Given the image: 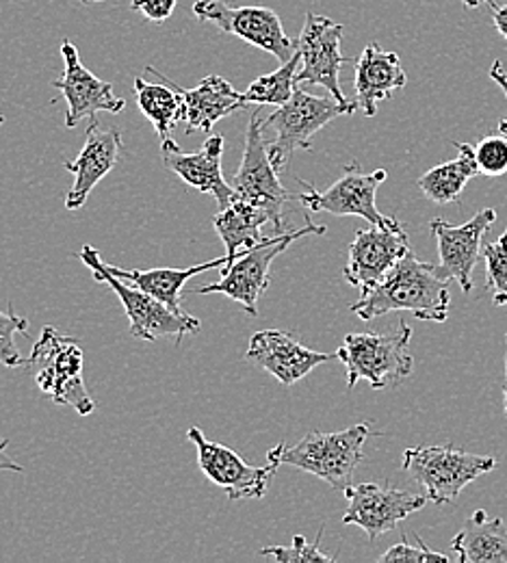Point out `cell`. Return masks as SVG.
<instances>
[{
  "label": "cell",
  "instance_id": "obj_1",
  "mask_svg": "<svg viewBox=\"0 0 507 563\" xmlns=\"http://www.w3.org/2000/svg\"><path fill=\"white\" fill-rule=\"evenodd\" d=\"M451 280H444L436 265L421 263L408 252L390 274L373 286L352 306L363 321H373L388 312H412L421 321L444 323L451 306Z\"/></svg>",
  "mask_w": 507,
  "mask_h": 563
},
{
  "label": "cell",
  "instance_id": "obj_2",
  "mask_svg": "<svg viewBox=\"0 0 507 563\" xmlns=\"http://www.w3.org/2000/svg\"><path fill=\"white\" fill-rule=\"evenodd\" d=\"M410 339L412 328L404 321L397 330L384 334H348L337 352L348 371V388L354 390L361 379L368 382L373 390L399 386L415 368Z\"/></svg>",
  "mask_w": 507,
  "mask_h": 563
},
{
  "label": "cell",
  "instance_id": "obj_3",
  "mask_svg": "<svg viewBox=\"0 0 507 563\" xmlns=\"http://www.w3.org/2000/svg\"><path fill=\"white\" fill-rule=\"evenodd\" d=\"M359 102H339L334 96H312L295 89L289 102L276 107L265 118V131H274L276 140L267 143L274 167L283 174L297 150H310L315 135L341 115H354Z\"/></svg>",
  "mask_w": 507,
  "mask_h": 563
},
{
  "label": "cell",
  "instance_id": "obj_4",
  "mask_svg": "<svg viewBox=\"0 0 507 563\" xmlns=\"http://www.w3.org/2000/svg\"><path fill=\"white\" fill-rule=\"evenodd\" d=\"M26 366L37 388L51 397L53 404L70 406L80 417H89L93 412L96 406L82 379L85 353L78 341L62 336L55 328L46 325L33 345Z\"/></svg>",
  "mask_w": 507,
  "mask_h": 563
},
{
  "label": "cell",
  "instance_id": "obj_5",
  "mask_svg": "<svg viewBox=\"0 0 507 563\" xmlns=\"http://www.w3.org/2000/svg\"><path fill=\"white\" fill-rule=\"evenodd\" d=\"M368 435V422H359L337 433L310 431L297 444L285 446L283 464L310 473L330 488L345 493L364 460L363 446Z\"/></svg>",
  "mask_w": 507,
  "mask_h": 563
},
{
  "label": "cell",
  "instance_id": "obj_6",
  "mask_svg": "<svg viewBox=\"0 0 507 563\" xmlns=\"http://www.w3.org/2000/svg\"><path fill=\"white\" fill-rule=\"evenodd\" d=\"M495 457L466 453L453 446L406 449L401 457V468L412 482L423 486L426 496L436 505L453 503L469 484L495 471Z\"/></svg>",
  "mask_w": 507,
  "mask_h": 563
},
{
  "label": "cell",
  "instance_id": "obj_7",
  "mask_svg": "<svg viewBox=\"0 0 507 563\" xmlns=\"http://www.w3.org/2000/svg\"><path fill=\"white\" fill-rule=\"evenodd\" d=\"M306 234H326V225L306 223L299 230H290L285 234L267 236L261 245L252 247L250 252L241 254L230 265L221 267V280L196 288V295H211L219 292L230 297L232 301L241 303V308L250 317H258V299L269 288L272 282V263L289 247L293 241Z\"/></svg>",
  "mask_w": 507,
  "mask_h": 563
},
{
  "label": "cell",
  "instance_id": "obj_8",
  "mask_svg": "<svg viewBox=\"0 0 507 563\" xmlns=\"http://www.w3.org/2000/svg\"><path fill=\"white\" fill-rule=\"evenodd\" d=\"M78 258L91 269L93 280L107 284L120 297V303L124 306V312L131 323V334L135 339H140V341H156L163 336H180L183 339L187 334L200 332V321L196 317L183 319V317L174 314L156 297L142 290L140 286L113 276L109 272L107 263L100 258V254L91 245H85L78 252Z\"/></svg>",
  "mask_w": 507,
  "mask_h": 563
},
{
  "label": "cell",
  "instance_id": "obj_9",
  "mask_svg": "<svg viewBox=\"0 0 507 563\" xmlns=\"http://www.w3.org/2000/svg\"><path fill=\"white\" fill-rule=\"evenodd\" d=\"M258 113L261 111L252 113L250 118L243 158L232 178V187L241 200L254 202L269 212L276 234H285V211L293 200V194L285 189V185L280 183V172L272 163L265 141V118H261Z\"/></svg>",
  "mask_w": 507,
  "mask_h": 563
},
{
  "label": "cell",
  "instance_id": "obj_10",
  "mask_svg": "<svg viewBox=\"0 0 507 563\" xmlns=\"http://www.w3.org/2000/svg\"><path fill=\"white\" fill-rule=\"evenodd\" d=\"M187 438L196 444L200 471L228 494L230 500H245V498H261L267 493V486L276 471L283 466V451L285 442L267 453V466H250L243 462L241 455L230 451L228 446L209 440L200 427H189Z\"/></svg>",
  "mask_w": 507,
  "mask_h": 563
},
{
  "label": "cell",
  "instance_id": "obj_11",
  "mask_svg": "<svg viewBox=\"0 0 507 563\" xmlns=\"http://www.w3.org/2000/svg\"><path fill=\"white\" fill-rule=\"evenodd\" d=\"M194 13L200 22L216 24L221 33L234 35L254 48H261L280 64H287L299 51L285 33L280 15L269 7H236L223 0H196Z\"/></svg>",
  "mask_w": 507,
  "mask_h": 563
},
{
  "label": "cell",
  "instance_id": "obj_12",
  "mask_svg": "<svg viewBox=\"0 0 507 563\" xmlns=\"http://www.w3.org/2000/svg\"><path fill=\"white\" fill-rule=\"evenodd\" d=\"M345 26L317 13H306L297 48L301 55V66L297 70V82L326 87L330 96L339 102H350L341 89V70L350 57L341 53Z\"/></svg>",
  "mask_w": 507,
  "mask_h": 563
},
{
  "label": "cell",
  "instance_id": "obj_13",
  "mask_svg": "<svg viewBox=\"0 0 507 563\" xmlns=\"http://www.w3.org/2000/svg\"><path fill=\"white\" fill-rule=\"evenodd\" d=\"M386 172L377 169L371 174H363L359 163L352 161L343 176L328 189V191H317L310 183L297 178V183L304 187V194L295 196L301 207H306L310 212H330L339 217H363L371 225H386L390 217H384L377 211L375 196L382 183L386 180Z\"/></svg>",
  "mask_w": 507,
  "mask_h": 563
},
{
  "label": "cell",
  "instance_id": "obj_14",
  "mask_svg": "<svg viewBox=\"0 0 507 563\" xmlns=\"http://www.w3.org/2000/svg\"><path fill=\"white\" fill-rule=\"evenodd\" d=\"M408 252V234L404 225L390 217L386 225H371L368 230L356 232L348 250L343 276L364 295L384 280Z\"/></svg>",
  "mask_w": 507,
  "mask_h": 563
},
{
  "label": "cell",
  "instance_id": "obj_15",
  "mask_svg": "<svg viewBox=\"0 0 507 563\" xmlns=\"http://www.w3.org/2000/svg\"><path fill=\"white\" fill-rule=\"evenodd\" d=\"M343 494L350 500L343 525L361 527L368 542H375L379 536L397 529L399 522L421 511L430 500L426 494L397 490L377 484L350 486Z\"/></svg>",
  "mask_w": 507,
  "mask_h": 563
},
{
  "label": "cell",
  "instance_id": "obj_16",
  "mask_svg": "<svg viewBox=\"0 0 507 563\" xmlns=\"http://www.w3.org/2000/svg\"><path fill=\"white\" fill-rule=\"evenodd\" d=\"M495 219H497L495 209H484L464 225H451L444 219H434L430 223V230L434 232L438 241V254H440L438 272L444 280L458 282L464 292H471L473 288V269L484 250L482 241H484V234L495 223Z\"/></svg>",
  "mask_w": 507,
  "mask_h": 563
},
{
  "label": "cell",
  "instance_id": "obj_17",
  "mask_svg": "<svg viewBox=\"0 0 507 563\" xmlns=\"http://www.w3.org/2000/svg\"><path fill=\"white\" fill-rule=\"evenodd\" d=\"M64 57V76L53 82L66 102V129H76L85 118L96 113H120L126 107V100L113 93V85L98 78L80 64V55L70 40L62 42Z\"/></svg>",
  "mask_w": 507,
  "mask_h": 563
},
{
  "label": "cell",
  "instance_id": "obj_18",
  "mask_svg": "<svg viewBox=\"0 0 507 563\" xmlns=\"http://www.w3.org/2000/svg\"><path fill=\"white\" fill-rule=\"evenodd\" d=\"M223 145L225 140L218 135L205 141L200 152L187 154L172 137L161 141V156L165 167L174 172L187 187L213 196L218 200L219 209H225L239 200L234 187L228 185L223 178Z\"/></svg>",
  "mask_w": 507,
  "mask_h": 563
},
{
  "label": "cell",
  "instance_id": "obj_19",
  "mask_svg": "<svg viewBox=\"0 0 507 563\" xmlns=\"http://www.w3.org/2000/svg\"><path fill=\"white\" fill-rule=\"evenodd\" d=\"M245 357L274 375L283 386H295L312 368L330 360H339L337 353L312 352L304 347L289 332L263 330L250 339Z\"/></svg>",
  "mask_w": 507,
  "mask_h": 563
},
{
  "label": "cell",
  "instance_id": "obj_20",
  "mask_svg": "<svg viewBox=\"0 0 507 563\" xmlns=\"http://www.w3.org/2000/svg\"><path fill=\"white\" fill-rule=\"evenodd\" d=\"M120 150L122 131L91 120L78 158L66 163V169L74 174L73 189L66 196L68 211H78L80 207H85L93 187L118 165Z\"/></svg>",
  "mask_w": 507,
  "mask_h": 563
},
{
  "label": "cell",
  "instance_id": "obj_21",
  "mask_svg": "<svg viewBox=\"0 0 507 563\" xmlns=\"http://www.w3.org/2000/svg\"><path fill=\"white\" fill-rule=\"evenodd\" d=\"M167 78V76H165ZM183 96V122L187 133H209L219 120L232 115L243 104V93H239L225 78L218 74L207 76L198 87L185 89L172 78H167Z\"/></svg>",
  "mask_w": 507,
  "mask_h": 563
},
{
  "label": "cell",
  "instance_id": "obj_22",
  "mask_svg": "<svg viewBox=\"0 0 507 563\" xmlns=\"http://www.w3.org/2000/svg\"><path fill=\"white\" fill-rule=\"evenodd\" d=\"M408 82L406 70L401 68V59L397 53L382 51L377 42L366 44L363 55L356 62V96L359 107L366 118L377 113V104L388 100L395 91L404 89Z\"/></svg>",
  "mask_w": 507,
  "mask_h": 563
},
{
  "label": "cell",
  "instance_id": "obj_23",
  "mask_svg": "<svg viewBox=\"0 0 507 563\" xmlns=\"http://www.w3.org/2000/svg\"><path fill=\"white\" fill-rule=\"evenodd\" d=\"M451 549L460 563H507L506 522L477 509L464 520L460 533L451 540Z\"/></svg>",
  "mask_w": 507,
  "mask_h": 563
},
{
  "label": "cell",
  "instance_id": "obj_24",
  "mask_svg": "<svg viewBox=\"0 0 507 563\" xmlns=\"http://www.w3.org/2000/svg\"><path fill=\"white\" fill-rule=\"evenodd\" d=\"M228 258L221 256L216 261L209 263H200L196 267L189 269H172V267H163V269H150V272H140V269H122L115 265H109V272L122 280H129L135 286H140L145 292H150L152 297H156L161 303H165L174 314L183 317V319H191L189 312L183 310L180 306V290L187 282L191 280L194 276L209 272V269H218V267H225Z\"/></svg>",
  "mask_w": 507,
  "mask_h": 563
},
{
  "label": "cell",
  "instance_id": "obj_25",
  "mask_svg": "<svg viewBox=\"0 0 507 563\" xmlns=\"http://www.w3.org/2000/svg\"><path fill=\"white\" fill-rule=\"evenodd\" d=\"M265 223H272L269 212L265 211L263 207L241 200V198L216 214L213 225L218 230L219 239L225 245L228 265L232 261H236L241 254L250 252L252 247H256L265 241V236H263Z\"/></svg>",
  "mask_w": 507,
  "mask_h": 563
},
{
  "label": "cell",
  "instance_id": "obj_26",
  "mask_svg": "<svg viewBox=\"0 0 507 563\" xmlns=\"http://www.w3.org/2000/svg\"><path fill=\"white\" fill-rule=\"evenodd\" d=\"M145 71L154 74L163 82H147L142 76L135 78V98L161 141L169 140L172 131L178 122H183V96L180 91L165 78V74L147 66Z\"/></svg>",
  "mask_w": 507,
  "mask_h": 563
},
{
  "label": "cell",
  "instance_id": "obj_27",
  "mask_svg": "<svg viewBox=\"0 0 507 563\" xmlns=\"http://www.w3.org/2000/svg\"><path fill=\"white\" fill-rule=\"evenodd\" d=\"M453 145L458 147V158L436 165L417 180L419 189L436 205L455 202L462 196L469 180L480 176L473 145L469 143H453Z\"/></svg>",
  "mask_w": 507,
  "mask_h": 563
},
{
  "label": "cell",
  "instance_id": "obj_28",
  "mask_svg": "<svg viewBox=\"0 0 507 563\" xmlns=\"http://www.w3.org/2000/svg\"><path fill=\"white\" fill-rule=\"evenodd\" d=\"M301 66V55L299 51L293 55L287 64H283L280 68L272 74L258 76L256 80L250 82V87L243 91V104H274L280 107L285 102H289L290 96L297 89V70Z\"/></svg>",
  "mask_w": 507,
  "mask_h": 563
},
{
  "label": "cell",
  "instance_id": "obj_29",
  "mask_svg": "<svg viewBox=\"0 0 507 563\" xmlns=\"http://www.w3.org/2000/svg\"><path fill=\"white\" fill-rule=\"evenodd\" d=\"M482 256L486 261V284L495 306H507V230L495 243L484 245Z\"/></svg>",
  "mask_w": 507,
  "mask_h": 563
},
{
  "label": "cell",
  "instance_id": "obj_30",
  "mask_svg": "<svg viewBox=\"0 0 507 563\" xmlns=\"http://www.w3.org/2000/svg\"><path fill=\"white\" fill-rule=\"evenodd\" d=\"M321 540H323V529H319L315 542L310 544L304 536H295L293 538V547H267V549H261V558H274L276 562L280 563H332L334 558L323 553L319 547H321Z\"/></svg>",
  "mask_w": 507,
  "mask_h": 563
},
{
  "label": "cell",
  "instance_id": "obj_31",
  "mask_svg": "<svg viewBox=\"0 0 507 563\" xmlns=\"http://www.w3.org/2000/svg\"><path fill=\"white\" fill-rule=\"evenodd\" d=\"M15 334H29V319L15 314L13 303H9V310L0 312V364L7 368L26 366L15 345Z\"/></svg>",
  "mask_w": 507,
  "mask_h": 563
},
{
  "label": "cell",
  "instance_id": "obj_32",
  "mask_svg": "<svg viewBox=\"0 0 507 563\" xmlns=\"http://www.w3.org/2000/svg\"><path fill=\"white\" fill-rule=\"evenodd\" d=\"M480 176L502 178L507 174V135H491L473 145Z\"/></svg>",
  "mask_w": 507,
  "mask_h": 563
},
{
  "label": "cell",
  "instance_id": "obj_33",
  "mask_svg": "<svg viewBox=\"0 0 507 563\" xmlns=\"http://www.w3.org/2000/svg\"><path fill=\"white\" fill-rule=\"evenodd\" d=\"M415 540H417V544L419 547H410L406 540H401L399 544H395L393 549H388L382 558H379V563H390V562H451L447 555H442V553H434V551H430L426 544H423V540L419 538V536H415Z\"/></svg>",
  "mask_w": 507,
  "mask_h": 563
},
{
  "label": "cell",
  "instance_id": "obj_34",
  "mask_svg": "<svg viewBox=\"0 0 507 563\" xmlns=\"http://www.w3.org/2000/svg\"><path fill=\"white\" fill-rule=\"evenodd\" d=\"M178 0H133L131 9L144 13L150 22H165L172 18Z\"/></svg>",
  "mask_w": 507,
  "mask_h": 563
},
{
  "label": "cell",
  "instance_id": "obj_35",
  "mask_svg": "<svg viewBox=\"0 0 507 563\" xmlns=\"http://www.w3.org/2000/svg\"><path fill=\"white\" fill-rule=\"evenodd\" d=\"M491 78L504 89V93H506L507 98V71L504 70V66H502V62H495L493 64V68H491ZM499 133H504V135H507V115L499 122Z\"/></svg>",
  "mask_w": 507,
  "mask_h": 563
},
{
  "label": "cell",
  "instance_id": "obj_36",
  "mask_svg": "<svg viewBox=\"0 0 507 563\" xmlns=\"http://www.w3.org/2000/svg\"><path fill=\"white\" fill-rule=\"evenodd\" d=\"M9 449V440L0 435V471H9V473H22L24 468L7 453Z\"/></svg>",
  "mask_w": 507,
  "mask_h": 563
},
{
  "label": "cell",
  "instance_id": "obj_37",
  "mask_svg": "<svg viewBox=\"0 0 507 563\" xmlns=\"http://www.w3.org/2000/svg\"><path fill=\"white\" fill-rule=\"evenodd\" d=\"M493 20H495L497 31L507 40V4L493 9Z\"/></svg>",
  "mask_w": 507,
  "mask_h": 563
},
{
  "label": "cell",
  "instance_id": "obj_38",
  "mask_svg": "<svg viewBox=\"0 0 507 563\" xmlns=\"http://www.w3.org/2000/svg\"><path fill=\"white\" fill-rule=\"evenodd\" d=\"M462 4H464L466 9H477L480 4H491L493 9H495V7H499L495 0H462Z\"/></svg>",
  "mask_w": 507,
  "mask_h": 563
},
{
  "label": "cell",
  "instance_id": "obj_39",
  "mask_svg": "<svg viewBox=\"0 0 507 563\" xmlns=\"http://www.w3.org/2000/svg\"><path fill=\"white\" fill-rule=\"evenodd\" d=\"M507 343V334H506ZM504 395H506V417H507V352H506V384H504Z\"/></svg>",
  "mask_w": 507,
  "mask_h": 563
},
{
  "label": "cell",
  "instance_id": "obj_40",
  "mask_svg": "<svg viewBox=\"0 0 507 563\" xmlns=\"http://www.w3.org/2000/svg\"><path fill=\"white\" fill-rule=\"evenodd\" d=\"M82 4H93V2H102V0H80Z\"/></svg>",
  "mask_w": 507,
  "mask_h": 563
},
{
  "label": "cell",
  "instance_id": "obj_41",
  "mask_svg": "<svg viewBox=\"0 0 507 563\" xmlns=\"http://www.w3.org/2000/svg\"><path fill=\"white\" fill-rule=\"evenodd\" d=\"M2 124H4V115L0 113V126H2Z\"/></svg>",
  "mask_w": 507,
  "mask_h": 563
}]
</instances>
